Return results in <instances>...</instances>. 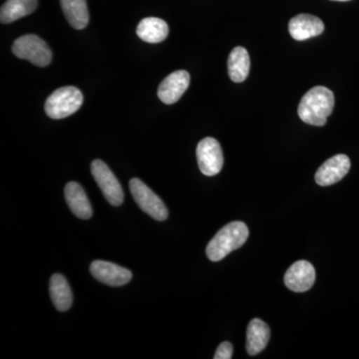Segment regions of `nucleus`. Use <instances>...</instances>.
<instances>
[{"label": "nucleus", "mask_w": 359, "mask_h": 359, "mask_svg": "<svg viewBox=\"0 0 359 359\" xmlns=\"http://www.w3.org/2000/svg\"><path fill=\"white\" fill-rule=\"evenodd\" d=\"M334 107V95L332 90L327 87L316 86L302 97L297 113L306 124L325 126Z\"/></svg>", "instance_id": "1"}, {"label": "nucleus", "mask_w": 359, "mask_h": 359, "mask_svg": "<svg viewBox=\"0 0 359 359\" xmlns=\"http://www.w3.org/2000/svg\"><path fill=\"white\" fill-rule=\"evenodd\" d=\"M249 237V229L243 222H231L217 233L207 245L205 254L210 261L219 262L233 250L240 249Z\"/></svg>", "instance_id": "2"}, {"label": "nucleus", "mask_w": 359, "mask_h": 359, "mask_svg": "<svg viewBox=\"0 0 359 359\" xmlns=\"http://www.w3.org/2000/svg\"><path fill=\"white\" fill-rule=\"evenodd\" d=\"M83 103V95L76 87L58 88L47 98L45 112L52 119H63L74 114Z\"/></svg>", "instance_id": "3"}, {"label": "nucleus", "mask_w": 359, "mask_h": 359, "mask_svg": "<svg viewBox=\"0 0 359 359\" xmlns=\"http://www.w3.org/2000/svg\"><path fill=\"white\" fill-rule=\"evenodd\" d=\"M14 55L25 59L39 67L50 65L52 52L44 40L34 34H27L16 39L13 45Z\"/></svg>", "instance_id": "4"}, {"label": "nucleus", "mask_w": 359, "mask_h": 359, "mask_svg": "<svg viewBox=\"0 0 359 359\" xmlns=\"http://www.w3.org/2000/svg\"><path fill=\"white\" fill-rule=\"evenodd\" d=\"M130 192L133 196L135 202L142 211L152 217L156 221L167 219L168 209L164 202L140 179L134 178L129 183Z\"/></svg>", "instance_id": "5"}, {"label": "nucleus", "mask_w": 359, "mask_h": 359, "mask_svg": "<svg viewBox=\"0 0 359 359\" xmlns=\"http://www.w3.org/2000/svg\"><path fill=\"white\" fill-rule=\"evenodd\" d=\"M91 173L108 203L114 207L121 205L124 201V192L121 184L109 167L103 161H93L91 164Z\"/></svg>", "instance_id": "6"}, {"label": "nucleus", "mask_w": 359, "mask_h": 359, "mask_svg": "<svg viewBox=\"0 0 359 359\" xmlns=\"http://www.w3.org/2000/svg\"><path fill=\"white\" fill-rule=\"evenodd\" d=\"M198 164L205 176L212 177L221 172L224 165L223 151L216 139L208 137L198 144Z\"/></svg>", "instance_id": "7"}, {"label": "nucleus", "mask_w": 359, "mask_h": 359, "mask_svg": "<svg viewBox=\"0 0 359 359\" xmlns=\"http://www.w3.org/2000/svg\"><path fill=\"white\" fill-rule=\"evenodd\" d=\"M90 273L99 282L110 287H122L132 280V273L110 262L94 261L90 266Z\"/></svg>", "instance_id": "8"}, {"label": "nucleus", "mask_w": 359, "mask_h": 359, "mask_svg": "<svg viewBox=\"0 0 359 359\" xmlns=\"http://www.w3.org/2000/svg\"><path fill=\"white\" fill-rule=\"evenodd\" d=\"M351 160L346 155L339 154L325 161L316 173L318 185L327 187L334 185L344 178L351 170Z\"/></svg>", "instance_id": "9"}, {"label": "nucleus", "mask_w": 359, "mask_h": 359, "mask_svg": "<svg viewBox=\"0 0 359 359\" xmlns=\"http://www.w3.org/2000/svg\"><path fill=\"white\" fill-rule=\"evenodd\" d=\"M316 282V269L308 261H297L290 266L285 275L287 289L295 292H308Z\"/></svg>", "instance_id": "10"}, {"label": "nucleus", "mask_w": 359, "mask_h": 359, "mask_svg": "<svg viewBox=\"0 0 359 359\" xmlns=\"http://www.w3.org/2000/svg\"><path fill=\"white\" fill-rule=\"evenodd\" d=\"M190 85V74L185 70L175 71L161 82L158 97L167 105L180 100Z\"/></svg>", "instance_id": "11"}, {"label": "nucleus", "mask_w": 359, "mask_h": 359, "mask_svg": "<svg viewBox=\"0 0 359 359\" xmlns=\"http://www.w3.org/2000/svg\"><path fill=\"white\" fill-rule=\"evenodd\" d=\"M289 30L292 39L297 41H304L320 35L325 30V25L316 16L299 14L290 20Z\"/></svg>", "instance_id": "12"}, {"label": "nucleus", "mask_w": 359, "mask_h": 359, "mask_svg": "<svg viewBox=\"0 0 359 359\" xmlns=\"http://www.w3.org/2000/svg\"><path fill=\"white\" fill-rule=\"evenodd\" d=\"M65 195L68 207L77 218L82 219L91 218L93 214L91 204L83 188L79 184L76 182L68 183L65 187Z\"/></svg>", "instance_id": "13"}, {"label": "nucleus", "mask_w": 359, "mask_h": 359, "mask_svg": "<svg viewBox=\"0 0 359 359\" xmlns=\"http://www.w3.org/2000/svg\"><path fill=\"white\" fill-rule=\"evenodd\" d=\"M269 328L264 321L255 318L250 320L247 330V351L250 355L262 353L269 340Z\"/></svg>", "instance_id": "14"}, {"label": "nucleus", "mask_w": 359, "mask_h": 359, "mask_svg": "<svg viewBox=\"0 0 359 359\" xmlns=\"http://www.w3.org/2000/svg\"><path fill=\"white\" fill-rule=\"evenodd\" d=\"M168 34L169 26L161 18H144L137 27V35L148 43H160L167 39Z\"/></svg>", "instance_id": "15"}, {"label": "nucleus", "mask_w": 359, "mask_h": 359, "mask_svg": "<svg viewBox=\"0 0 359 359\" xmlns=\"http://www.w3.org/2000/svg\"><path fill=\"white\" fill-rule=\"evenodd\" d=\"M49 292L52 302L59 311H68L72 306V292L67 280L60 273H55L51 276Z\"/></svg>", "instance_id": "16"}, {"label": "nucleus", "mask_w": 359, "mask_h": 359, "mask_svg": "<svg viewBox=\"0 0 359 359\" xmlns=\"http://www.w3.org/2000/svg\"><path fill=\"white\" fill-rule=\"evenodd\" d=\"M66 20L74 29L86 27L89 22L88 7L86 0H60Z\"/></svg>", "instance_id": "17"}, {"label": "nucleus", "mask_w": 359, "mask_h": 359, "mask_svg": "<svg viewBox=\"0 0 359 359\" xmlns=\"http://www.w3.org/2000/svg\"><path fill=\"white\" fill-rule=\"evenodd\" d=\"M250 60L248 51L243 47H236L231 50L228 59V72L236 83L247 79L250 73Z\"/></svg>", "instance_id": "18"}, {"label": "nucleus", "mask_w": 359, "mask_h": 359, "mask_svg": "<svg viewBox=\"0 0 359 359\" xmlns=\"http://www.w3.org/2000/svg\"><path fill=\"white\" fill-rule=\"evenodd\" d=\"M37 0H7L1 6L0 20L4 25L20 20L36 9Z\"/></svg>", "instance_id": "19"}, {"label": "nucleus", "mask_w": 359, "mask_h": 359, "mask_svg": "<svg viewBox=\"0 0 359 359\" xmlns=\"http://www.w3.org/2000/svg\"><path fill=\"white\" fill-rule=\"evenodd\" d=\"M233 346L228 341H224L223 344H219L218 349H217L216 354H215V359H231L233 355Z\"/></svg>", "instance_id": "20"}, {"label": "nucleus", "mask_w": 359, "mask_h": 359, "mask_svg": "<svg viewBox=\"0 0 359 359\" xmlns=\"http://www.w3.org/2000/svg\"><path fill=\"white\" fill-rule=\"evenodd\" d=\"M334 1H348V0H334Z\"/></svg>", "instance_id": "21"}]
</instances>
